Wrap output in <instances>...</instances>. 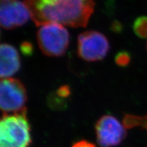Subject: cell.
<instances>
[{
	"mask_svg": "<svg viewBox=\"0 0 147 147\" xmlns=\"http://www.w3.org/2000/svg\"><path fill=\"white\" fill-rule=\"evenodd\" d=\"M134 32L141 38H147V16H140L136 19L133 25Z\"/></svg>",
	"mask_w": 147,
	"mask_h": 147,
	"instance_id": "obj_10",
	"label": "cell"
},
{
	"mask_svg": "<svg viewBox=\"0 0 147 147\" xmlns=\"http://www.w3.org/2000/svg\"><path fill=\"white\" fill-rule=\"evenodd\" d=\"M27 91L23 82L12 78H1L0 82V106L4 114L17 113L25 109Z\"/></svg>",
	"mask_w": 147,
	"mask_h": 147,
	"instance_id": "obj_5",
	"label": "cell"
},
{
	"mask_svg": "<svg viewBox=\"0 0 147 147\" xmlns=\"http://www.w3.org/2000/svg\"><path fill=\"white\" fill-rule=\"evenodd\" d=\"M0 76L1 78H10L21 67L19 55L13 46L3 43L0 47Z\"/></svg>",
	"mask_w": 147,
	"mask_h": 147,
	"instance_id": "obj_8",
	"label": "cell"
},
{
	"mask_svg": "<svg viewBox=\"0 0 147 147\" xmlns=\"http://www.w3.org/2000/svg\"><path fill=\"white\" fill-rule=\"evenodd\" d=\"M37 26L57 23L71 27L87 26L95 0H25Z\"/></svg>",
	"mask_w": 147,
	"mask_h": 147,
	"instance_id": "obj_1",
	"label": "cell"
},
{
	"mask_svg": "<svg viewBox=\"0 0 147 147\" xmlns=\"http://www.w3.org/2000/svg\"><path fill=\"white\" fill-rule=\"evenodd\" d=\"M97 142L102 147H115L122 143L127 136L126 128L116 117L102 116L95 124Z\"/></svg>",
	"mask_w": 147,
	"mask_h": 147,
	"instance_id": "obj_6",
	"label": "cell"
},
{
	"mask_svg": "<svg viewBox=\"0 0 147 147\" xmlns=\"http://www.w3.org/2000/svg\"><path fill=\"white\" fill-rule=\"evenodd\" d=\"M110 50L107 38L97 31H87L78 37L77 53L86 61L93 62L104 59Z\"/></svg>",
	"mask_w": 147,
	"mask_h": 147,
	"instance_id": "obj_4",
	"label": "cell"
},
{
	"mask_svg": "<svg viewBox=\"0 0 147 147\" xmlns=\"http://www.w3.org/2000/svg\"><path fill=\"white\" fill-rule=\"evenodd\" d=\"M71 147H96L93 143L90 142L87 140H81L75 142Z\"/></svg>",
	"mask_w": 147,
	"mask_h": 147,
	"instance_id": "obj_13",
	"label": "cell"
},
{
	"mask_svg": "<svg viewBox=\"0 0 147 147\" xmlns=\"http://www.w3.org/2000/svg\"><path fill=\"white\" fill-rule=\"evenodd\" d=\"M40 27L37 40L42 52L49 57H60L65 54L69 42L67 29L57 23H47Z\"/></svg>",
	"mask_w": 147,
	"mask_h": 147,
	"instance_id": "obj_3",
	"label": "cell"
},
{
	"mask_svg": "<svg viewBox=\"0 0 147 147\" xmlns=\"http://www.w3.org/2000/svg\"><path fill=\"white\" fill-rule=\"evenodd\" d=\"M57 94L61 97H67L70 94V90L67 86H63L57 90Z\"/></svg>",
	"mask_w": 147,
	"mask_h": 147,
	"instance_id": "obj_14",
	"label": "cell"
},
{
	"mask_svg": "<svg viewBox=\"0 0 147 147\" xmlns=\"http://www.w3.org/2000/svg\"><path fill=\"white\" fill-rule=\"evenodd\" d=\"M0 5V23L5 29L21 27L31 18L25 2L18 0H1Z\"/></svg>",
	"mask_w": 147,
	"mask_h": 147,
	"instance_id": "obj_7",
	"label": "cell"
},
{
	"mask_svg": "<svg viewBox=\"0 0 147 147\" xmlns=\"http://www.w3.org/2000/svg\"><path fill=\"white\" fill-rule=\"evenodd\" d=\"M32 142L27 109L4 114L0 122V147H29Z\"/></svg>",
	"mask_w": 147,
	"mask_h": 147,
	"instance_id": "obj_2",
	"label": "cell"
},
{
	"mask_svg": "<svg viewBox=\"0 0 147 147\" xmlns=\"http://www.w3.org/2000/svg\"><path fill=\"white\" fill-rule=\"evenodd\" d=\"M21 50L22 53L25 56H30L34 52V47L32 43L29 42H23L21 45Z\"/></svg>",
	"mask_w": 147,
	"mask_h": 147,
	"instance_id": "obj_12",
	"label": "cell"
},
{
	"mask_svg": "<svg viewBox=\"0 0 147 147\" xmlns=\"http://www.w3.org/2000/svg\"><path fill=\"white\" fill-rule=\"evenodd\" d=\"M115 63L117 64L119 66L121 67H125L130 63L131 61V57L129 54L126 51H121L117 53L116 55L115 59Z\"/></svg>",
	"mask_w": 147,
	"mask_h": 147,
	"instance_id": "obj_11",
	"label": "cell"
},
{
	"mask_svg": "<svg viewBox=\"0 0 147 147\" xmlns=\"http://www.w3.org/2000/svg\"><path fill=\"white\" fill-rule=\"evenodd\" d=\"M123 124L126 129L141 127L145 129L147 131V115L140 117V116L126 114L123 119Z\"/></svg>",
	"mask_w": 147,
	"mask_h": 147,
	"instance_id": "obj_9",
	"label": "cell"
}]
</instances>
